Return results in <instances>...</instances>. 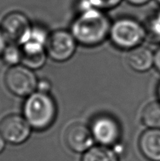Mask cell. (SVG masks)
<instances>
[{
	"label": "cell",
	"mask_w": 160,
	"mask_h": 161,
	"mask_svg": "<svg viewBox=\"0 0 160 161\" xmlns=\"http://www.w3.org/2000/svg\"><path fill=\"white\" fill-rule=\"evenodd\" d=\"M111 25L104 11L90 8L79 11L71 27V32L78 43L95 47L109 36Z\"/></svg>",
	"instance_id": "6da1fadb"
},
{
	"label": "cell",
	"mask_w": 160,
	"mask_h": 161,
	"mask_svg": "<svg viewBox=\"0 0 160 161\" xmlns=\"http://www.w3.org/2000/svg\"><path fill=\"white\" fill-rule=\"evenodd\" d=\"M23 116L31 128L43 130L50 127L56 116V105L49 93L35 91L27 97L23 105Z\"/></svg>",
	"instance_id": "7a4b0ae2"
},
{
	"label": "cell",
	"mask_w": 160,
	"mask_h": 161,
	"mask_svg": "<svg viewBox=\"0 0 160 161\" xmlns=\"http://www.w3.org/2000/svg\"><path fill=\"white\" fill-rule=\"evenodd\" d=\"M109 37L113 45L122 50H132L147 37L145 27L131 17H121L111 23Z\"/></svg>",
	"instance_id": "3957f363"
},
{
	"label": "cell",
	"mask_w": 160,
	"mask_h": 161,
	"mask_svg": "<svg viewBox=\"0 0 160 161\" xmlns=\"http://www.w3.org/2000/svg\"><path fill=\"white\" fill-rule=\"evenodd\" d=\"M39 80L33 70L17 64L11 66L4 75V83L8 91L18 97H28L37 90Z\"/></svg>",
	"instance_id": "277c9868"
},
{
	"label": "cell",
	"mask_w": 160,
	"mask_h": 161,
	"mask_svg": "<svg viewBox=\"0 0 160 161\" xmlns=\"http://www.w3.org/2000/svg\"><path fill=\"white\" fill-rule=\"evenodd\" d=\"M77 41L71 31L56 30L49 34L45 51L47 56L57 62L70 59L76 50Z\"/></svg>",
	"instance_id": "5b68a950"
},
{
	"label": "cell",
	"mask_w": 160,
	"mask_h": 161,
	"mask_svg": "<svg viewBox=\"0 0 160 161\" xmlns=\"http://www.w3.org/2000/svg\"><path fill=\"white\" fill-rule=\"evenodd\" d=\"M31 127L23 116L9 114L0 121V133L6 142L20 145L28 140Z\"/></svg>",
	"instance_id": "8992f818"
},
{
	"label": "cell",
	"mask_w": 160,
	"mask_h": 161,
	"mask_svg": "<svg viewBox=\"0 0 160 161\" xmlns=\"http://www.w3.org/2000/svg\"><path fill=\"white\" fill-rule=\"evenodd\" d=\"M94 141L100 146L116 144L121 136L119 122L109 115H100L92 121L90 127Z\"/></svg>",
	"instance_id": "52a82bcc"
},
{
	"label": "cell",
	"mask_w": 160,
	"mask_h": 161,
	"mask_svg": "<svg viewBox=\"0 0 160 161\" xmlns=\"http://www.w3.org/2000/svg\"><path fill=\"white\" fill-rule=\"evenodd\" d=\"M29 19L24 13L12 11L4 16L0 23V28L6 39L20 45L31 30Z\"/></svg>",
	"instance_id": "ba28073f"
},
{
	"label": "cell",
	"mask_w": 160,
	"mask_h": 161,
	"mask_svg": "<svg viewBox=\"0 0 160 161\" xmlns=\"http://www.w3.org/2000/svg\"><path fill=\"white\" fill-rule=\"evenodd\" d=\"M65 142L69 149L75 153H85L93 146L94 138L90 127L83 124H75L66 130Z\"/></svg>",
	"instance_id": "9c48e42d"
},
{
	"label": "cell",
	"mask_w": 160,
	"mask_h": 161,
	"mask_svg": "<svg viewBox=\"0 0 160 161\" xmlns=\"http://www.w3.org/2000/svg\"><path fill=\"white\" fill-rule=\"evenodd\" d=\"M49 34L42 27L32 25L28 34L20 44L22 53L38 54L46 53L45 46Z\"/></svg>",
	"instance_id": "30bf717a"
},
{
	"label": "cell",
	"mask_w": 160,
	"mask_h": 161,
	"mask_svg": "<svg viewBox=\"0 0 160 161\" xmlns=\"http://www.w3.org/2000/svg\"><path fill=\"white\" fill-rule=\"evenodd\" d=\"M139 149L145 158L160 161V129L148 128L141 134Z\"/></svg>",
	"instance_id": "8fae6325"
},
{
	"label": "cell",
	"mask_w": 160,
	"mask_h": 161,
	"mask_svg": "<svg viewBox=\"0 0 160 161\" xmlns=\"http://www.w3.org/2000/svg\"><path fill=\"white\" fill-rule=\"evenodd\" d=\"M126 60L133 71L147 72L154 65V53L148 47L140 45L130 50Z\"/></svg>",
	"instance_id": "7c38bea8"
},
{
	"label": "cell",
	"mask_w": 160,
	"mask_h": 161,
	"mask_svg": "<svg viewBox=\"0 0 160 161\" xmlns=\"http://www.w3.org/2000/svg\"><path fill=\"white\" fill-rule=\"evenodd\" d=\"M141 119L150 129H160V100L147 104L141 113Z\"/></svg>",
	"instance_id": "4fadbf2b"
},
{
	"label": "cell",
	"mask_w": 160,
	"mask_h": 161,
	"mask_svg": "<svg viewBox=\"0 0 160 161\" xmlns=\"http://www.w3.org/2000/svg\"><path fill=\"white\" fill-rule=\"evenodd\" d=\"M82 161H119V159L110 148L99 145L85 152Z\"/></svg>",
	"instance_id": "5bb4252c"
},
{
	"label": "cell",
	"mask_w": 160,
	"mask_h": 161,
	"mask_svg": "<svg viewBox=\"0 0 160 161\" xmlns=\"http://www.w3.org/2000/svg\"><path fill=\"white\" fill-rule=\"evenodd\" d=\"M0 58L9 67L20 64L22 61L21 47L17 43L7 44Z\"/></svg>",
	"instance_id": "9a60e30c"
},
{
	"label": "cell",
	"mask_w": 160,
	"mask_h": 161,
	"mask_svg": "<svg viewBox=\"0 0 160 161\" xmlns=\"http://www.w3.org/2000/svg\"><path fill=\"white\" fill-rule=\"evenodd\" d=\"M122 2V0H81L79 9L81 11L93 8L104 11L117 7Z\"/></svg>",
	"instance_id": "2e32d148"
},
{
	"label": "cell",
	"mask_w": 160,
	"mask_h": 161,
	"mask_svg": "<svg viewBox=\"0 0 160 161\" xmlns=\"http://www.w3.org/2000/svg\"><path fill=\"white\" fill-rule=\"evenodd\" d=\"M145 29L147 36L154 42H160V9L151 17Z\"/></svg>",
	"instance_id": "e0dca14e"
},
{
	"label": "cell",
	"mask_w": 160,
	"mask_h": 161,
	"mask_svg": "<svg viewBox=\"0 0 160 161\" xmlns=\"http://www.w3.org/2000/svg\"><path fill=\"white\" fill-rule=\"evenodd\" d=\"M46 57V53H38V54H23L22 53L21 63L23 65L29 68L31 70L39 69L45 64Z\"/></svg>",
	"instance_id": "ac0fdd59"
},
{
	"label": "cell",
	"mask_w": 160,
	"mask_h": 161,
	"mask_svg": "<svg viewBox=\"0 0 160 161\" xmlns=\"http://www.w3.org/2000/svg\"><path fill=\"white\" fill-rule=\"evenodd\" d=\"M50 90V83L46 80H41L39 81L37 86V91H41V92L48 93Z\"/></svg>",
	"instance_id": "d6986e66"
},
{
	"label": "cell",
	"mask_w": 160,
	"mask_h": 161,
	"mask_svg": "<svg viewBox=\"0 0 160 161\" xmlns=\"http://www.w3.org/2000/svg\"><path fill=\"white\" fill-rule=\"evenodd\" d=\"M7 45V42H6V38L5 36V35L3 34V31L0 28V57L1 54L3 53V50H4L5 47Z\"/></svg>",
	"instance_id": "ffe728a7"
},
{
	"label": "cell",
	"mask_w": 160,
	"mask_h": 161,
	"mask_svg": "<svg viewBox=\"0 0 160 161\" xmlns=\"http://www.w3.org/2000/svg\"><path fill=\"white\" fill-rule=\"evenodd\" d=\"M154 66L160 72V47L154 53Z\"/></svg>",
	"instance_id": "44dd1931"
},
{
	"label": "cell",
	"mask_w": 160,
	"mask_h": 161,
	"mask_svg": "<svg viewBox=\"0 0 160 161\" xmlns=\"http://www.w3.org/2000/svg\"><path fill=\"white\" fill-rule=\"evenodd\" d=\"M130 5L135 6H141L148 3L151 0H125Z\"/></svg>",
	"instance_id": "7402d4cb"
},
{
	"label": "cell",
	"mask_w": 160,
	"mask_h": 161,
	"mask_svg": "<svg viewBox=\"0 0 160 161\" xmlns=\"http://www.w3.org/2000/svg\"><path fill=\"white\" fill-rule=\"evenodd\" d=\"M6 140L3 138V137L2 136L1 133H0V154L2 153L3 152V150H4L5 147H6Z\"/></svg>",
	"instance_id": "603a6c76"
},
{
	"label": "cell",
	"mask_w": 160,
	"mask_h": 161,
	"mask_svg": "<svg viewBox=\"0 0 160 161\" xmlns=\"http://www.w3.org/2000/svg\"><path fill=\"white\" fill-rule=\"evenodd\" d=\"M158 97H159V99H160V83H159V85H158Z\"/></svg>",
	"instance_id": "cb8c5ba5"
},
{
	"label": "cell",
	"mask_w": 160,
	"mask_h": 161,
	"mask_svg": "<svg viewBox=\"0 0 160 161\" xmlns=\"http://www.w3.org/2000/svg\"><path fill=\"white\" fill-rule=\"evenodd\" d=\"M155 1H156V2H157V3H158V4H159V5H160V0H155Z\"/></svg>",
	"instance_id": "d4e9b609"
}]
</instances>
